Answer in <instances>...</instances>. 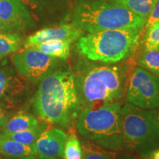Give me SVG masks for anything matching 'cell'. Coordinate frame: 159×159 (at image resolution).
<instances>
[{
  "mask_svg": "<svg viewBox=\"0 0 159 159\" xmlns=\"http://www.w3.org/2000/svg\"><path fill=\"white\" fill-rule=\"evenodd\" d=\"M39 118L66 128L83 109L75 86L74 73L69 68L49 72L41 79L33 99Z\"/></svg>",
  "mask_w": 159,
  "mask_h": 159,
  "instance_id": "1",
  "label": "cell"
},
{
  "mask_svg": "<svg viewBox=\"0 0 159 159\" xmlns=\"http://www.w3.org/2000/svg\"><path fill=\"white\" fill-rule=\"evenodd\" d=\"M83 108L121 98L128 84V71L122 66L83 63L74 73Z\"/></svg>",
  "mask_w": 159,
  "mask_h": 159,
  "instance_id": "2",
  "label": "cell"
},
{
  "mask_svg": "<svg viewBox=\"0 0 159 159\" xmlns=\"http://www.w3.org/2000/svg\"><path fill=\"white\" fill-rule=\"evenodd\" d=\"M71 24L87 33L107 30L143 29L147 19L125 6L104 0H77Z\"/></svg>",
  "mask_w": 159,
  "mask_h": 159,
  "instance_id": "3",
  "label": "cell"
},
{
  "mask_svg": "<svg viewBox=\"0 0 159 159\" xmlns=\"http://www.w3.org/2000/svg\"><path fill=\"white\" fill-rule=\"evenodd\" d=\"M121 109L120 104L114 101L102 102L98 107H85L77 118V132L89 142L106 150H122L125 142Z\"/></svg>",
  "mask_w": 159,
  "mask_h": 159,
  "instance_id": "4",
  "label": "cell"
},
{
  "mask_svg": "<svg viewBox=\"0 0 159 159\" xmlns=\"http://www.w3.org/2000/svg\"><path fill=\"white\" fill-rule=\"evenodd\" d=\"M142 29H117L88 33L77 40V50L85 58L114 63L128 58L136 49Z\"/></svg>",
  "mask_w": 159,
  "mask_h": 159,
  "instance_id": "5",
  "label": "cell"
},
{
  "mask_svg": "<svg viewBox=\"0 0 159 159\" xmlns=\"http://www.w3.org/2000/svg\"><path fill=\"white\" fill-rule=\"evenodd\" d=\"M121 119L125 145L143 155L159 147L158 111L141 108L128 102L121 109Z\"/></svg>",
  "mask_w": 159,
  "mask_h": 159,
  "instance_id": "6",
  "label": "cell"
},
{
  "mask_svg": "<svg viewBox=\"0 0 159 159\" xmlns=\"http://www.w3.org/2000/svg\"><path fill=\"white\" fill-rule=\"evenodd\" d=\"M128 84L129 103L144 109L159 108V77L139 66L133 71Z\"/></svg>",
  "mask_w": 159,
  "mask_h": 159,
  "instance_id": "7",
  "label": "cell"
},
{
  "mask_svg": "<svg viewBox=\"0 0 159 159\" xmlns=\"http://www.w3.org/2000/svg\"><path fill=\"white\" fill-rule=\"evenodd\" d=\"M11 61L21 78L37 81L52 71L57 63V58L49 56L34 47H29L14 52Z\"/></svg>",
  "mask_w": 159,
  "mask_h": 159,
  "instance_id": "8",
  "label": "cell"
},
{
  "mask_svg": "<svg viewBox=\"0 0 159 159\" xmlns=\"http://www.w3.org/2000/svg\"><path fill=\"white\" fill-rule=\"evenodd\" d=\"M37 22L63 25L71 19V0H20Z\"/></svg>",
  "mask_w": 159,
  "mask_h": 159,
  "instance_id": "9",
  "label": "cell"
},
{
  "mask_svg": "<svg viewBox=\"0 0 159 159\" xmlns=\"http://www.w3.org/2000/svg\"><path fill=\"white\" fill-rule=\"evenodd\" d=\"M0 19L12 33L33 29L36 24L20 0H0Z\"/></svg>",
  "mask_w": 159,
  "mask_h": 159,
  "instance_id": "10",
  "label": "cell"
},
{
  "mask_svg": "<svg viewBox=\"0 0 159 159\" xmlns=\"http://www.w3.org/2000/svg\"><path fill=\"white\" fill-rule=\"evenodd\" d=\"M84 33L82 30L72 25L63 24L52 27H47L30 35L25 41V47H33L38 43L49 41H66L72 43Z\"/></svg>",
  "mask_w": 159,
  "mask_h": 159,
  "instance_id": "11",
  "label": "cell"
},
{
  "mask_svg": "<svg viewBox=\"0 0 159 159\" xmlns=\"http://www.w3.org/2000/svg\"><path fill=\"white\" fill-rule=\"evenodd\" d=\"M25 83L11 66H0V104L11 107L25 91Z\"/></svg>",
  "mask_w": 159,
  "mask_h": 159,
  "instance_id": "12",
  "label": "cell"
},
{
  "mask_svg": "<svg viewBox=\"0 0 159 159\" xmlns=\"http://www.w3.org/2000/svg\"><path fill=\"white\" fill-rule=\"evenodd\" d=\"M66 139V134L58 128L44 130L35 143L37 154L49 158H63Z\"/></svg>",
  "mask_w": 159,
  "mask_h": 159,
  "instance_id": "13",
  "label": "cell"
},
{
  "mask_svg": "<svg viewBox=\"0 0 159 159\" xmlns=\"http://www.w3.org/2000/svg\"><path fill=\"white\" fill-rule=\"evenodd\" d=\"M0 153L3 156L20 158L37 154L35 144L26 145L16 141L0 137Z\"/></svg>",
  "mask_w": 159,
  "mask_h": 159,
  "instance_id": "14",
  "label": "cell"
},
{
  "mask_svg": "<svg viewBox=\"0 0 159 159\" xmlns=\"http://www.w3.org/2000/svg\"><path fill=\"white\" fill-rule=\"evenodd\" d=\"M36 117L33 115L26 114L24 112H19L13 117L8 119L2 128L3 133H16L34 128L39 125Z\"/></svg>",
  "mask_w": 159,
  "mask_h": 159,
  "instance_id": "15",
  "label": "cell"
},
{
  "mask_svg": "<svg viewBox=\"0 0 159 159\" xmlns=\"http://www.w3.org/2000/svg\"><path fill=\"white\" fill-rule=\"evenodd\" d=\"M70 43L66 41H49L38 43L33 47L49 56L66 60L70 53Z\"/></svg>",
  "mask_w": 159,
  "mask_h": 159,
  "instance_id": "16",
  "label": "cell"
},
{
  "mask_svg": "<svg viewBox=\"0 0 159 159\" xmlns=\"http://www.w3.org/2000/svg\"><path fill=\"white\" fill-rule=\"evenodd\" d=\"M45 130V126L42 124H39L34 128L27 130L19 131L16 133H0V137L16 141L26 145L35 144L41 133Z\"/></svg>",
  "mask_w": 159,
  "mask_h": 159,
  "instance_id": "17",
  "label": "cell"
},
{
  "mask_svg": "<svg viewBox=\"0 0 159 159\" xmlns=\"http://www.w3.org/2000/svg\"><path fill=\"white\" fill-rule=\"evenodd\" d=\"M125 6L148 21L157 0H104Z\"/></svg>",
  "mask_w": 159,
  "mask_h": 159,
  "instance_id": "18",
  "label": "cell"
},
{
  "mask_svg": "<svg viewBox=\"0 0 159 159\" xmlns=\"http://www.w3.org/2000/svg\"><path fill=\"white\" fill-rule=\"evenodd\" d=\"M21 44L22 38L18 33H0V61L7 55L19 50Z\"/></svg>",
  "mask_w": 159,
  "mask_h": 159,
  "instance_id": "19",
  "label": "cell"
},
{
  "mask_svg": "<svg viewBox=\"0 0 159 159\" xmlns=\"http://www.w3.org/2000/svg\"><path fill=\"white\" fill-rule=\"evenodd\" d=\"M139 67L159 77V47L144 49L139 57Z\"/></svg>",
  "mask_w": 159,
  "mask_h": 159,
  "instance_id": "20",
  "label": "cell"
},
{
  "mask_svg": "<svg viewBox=\"0 0 159 159\" xmlns=\"http://www.w3.org/2000/svg\"><path fill=\"white\" fill-rule=\"evenodd\" d=\"M83 159H115V154L111 150H106L94 143L85 141L81 144Z\"/></svg>",
  "mask_w": 159,
  "mask_h": 159,
  "instance_id": "21",
  "label": "cell"
},
{
  "mask_svg": "<svg viewBox=\"0 0 159 159\" xmlns=\"http://www.w3.org/2000/svg\"><path fill=\"white\" fill-rule=\"evenodd\" d=\"M63 159H83V151L81 143L74 133L67 136L64 149Z\"/></svg>",
  "mask_w": 159,
  "mask_h": 159,
  "instance_id": "22",
  "label": "cell"
},
{
  "mask_svg": "<svg viewBox=\"0 0 159 159\" xmlns=\"http://www.w3.org/2000/svg\"><path fill=\"white\" fill-rule=\"evenodd\" d=\"M144 49L159 47V20L147 29L144 39Z\"/></svg>",
  "mask_w": 159,
  "mask_h": 159,
  "instance_id": "23",
  "label": "cell"
},
{
  "mask_svg": "<svg viewBox=\"0 0 159 159\" xmlns=\"http://www.w3.org/2000/svg\"><path fill=\"white\" fill-rule=\"evenodd\" d=\"M158 20H159V0H157L156 1L154 8L152 10L150 16L148 17V21H147L146 25H145L146 30L148 29L149 27H150L151 25H153L155 22H156Z\"/></svg>",
  "mask_w": 159,
  "mask_h": 159,
  "instance_id": "24",
  "label": "cell"
},
{
  "mask_svg": "<svg viewBox=\"0 0 159 159\" xmlns=\"http://www.w3.org/2000/svg\"><path fill=\"white\" fill-rule=\"evenodd\" d=\"M10 119L8 113L7 111L5 110L2 105H0V128H2L6 122Z\"/></svg>",
  "mask_w": 159,
  "mask_h": 159,
  "instance_id": "25",
  "label": "cell"
},
{
  "mask_svg": "<svg viewBox=\"0 0 159 159\" xmlns=\"http://www.w3.org/2000/svg\"><path fill=\"white\" fill-rule=\"evenodd\" d=\"M18 159H58V158H49V157H46L41 156V155L35 154L33 155V156H25L22 158H20Z\"/></svg>",
  "mask_w": 159,
  "mask_h": 159,
  "instance_id": "26",
  "label": "cell"
},
{
  "mask_svg": "<svg viewBox=\"0 0 159 159\" xmlns=\"http://www.w3.org/2000/svg\"><path fill=\"white\" fill-rule=\"evenodd\" d=\"M12 33L11 29L5 25V23L0 19V33Z\"/></svg>",
  "mask_w": 159,
  "mask_h": 159,
  "instance_id": "27",
  "label": "cell"
},
{
  "mask_svg": "<svg viewBox=\"0 0 159 159\" xmlns=\"http://www.w3.org/2000/svg\"><path fill=\"white\" fill-rule=\"evenodd\" d=\"M150 159H159V148L151 152Z\"/></svg>",
  "mask_w": 159,
  "mask_h": 159,
  "instance_id": "28",
  "label": "cell"
},
{
  "mask_svg": "<svg viewBox=\"0 0 159 159\" xmlns=\"http://www.w3.org/2000/svg\"><path fill=\"white\" fill-rule=\"evenodd\" d=\"M0 159H3V156L0 153Z\"/></svg>",
  "mask_w": 159,
  "mask_h": 159,
  "instance_id": "29",
  "label": "cell"
},
{
  "mask_svg": "<svg viewBox=\"0 0 159 159\" xmlns=\"http://www.w3.org/2000/svg\"><path fill=\"white\" fill-rule=\"evenodd\" d=\"M158 122H159V114H158Z\"/></svg>",
  "mask_w": 159,
  "mask_h": 159,
  "instance_id": "30",
  "label": "cell"
}]
</instances>
